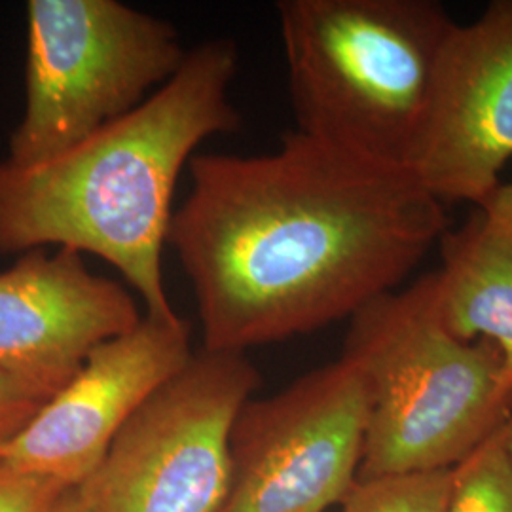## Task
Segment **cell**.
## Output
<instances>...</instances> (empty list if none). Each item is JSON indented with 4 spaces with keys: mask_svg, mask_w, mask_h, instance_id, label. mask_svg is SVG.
Here are the masks:
<instances>
[{
    "mask_svg": "<svg viewBox=\"0 0 512 512\" xmlns=\"http://www.w3.org/2000/svg\"><path fill=\"white\" fill-rule=\"evenodd\" d=\"M188 175L167 245L207 351L245 353L351 319L448 232L444 205L410 167L296 129L270 154H194Z\"/></svg>",
    "mask_w": 512,
    "mask_h": 512,
    "instance_id": "obj_1",
    "label": "cell"
},
{
    "mask_svg": "<svg viewBox=\"0 0 512 512\" xmlns=\"http://www.w3.org/2000/svg\"><path fill=\"white\" fill-rule=\"evenodd\" d=\"M232 38L203 40L181 69L124 118L44 164L0 160V256L69 249L116 268L145 315L175 317L162 255L173 196L194 150L236 133Z\"/></svg>",
    "mask_w": 512,
    "mask_h": 512,
    "instance_id": "obj_2",
    "label": "cell"
},
{
    "mask_svg": "<svg viewBox=\"0 0 512 512\" xmlns=\"http://www.w3.org/2000/svg\"><path fill=\"white\" fill-rule=\"evenodd\" d=\"M296 131L406 165L456 21L435 0L275 4Z\"/></svg>",
    "mask_w": 512,
    "mask_h": 512,
    "instance_id": "obj_3",
    "label": "cell"
},
{
    "mask_svg": "<svg viewBox=\"0 0 512 512\" xmlns=\"http://www.w3.org/2000/svg\"><path fill=\"white\" fill-rule=\"evenodd\" d=\"M342 357L368 395L357 480L454 469L511 410L497 351L440 325L427 275L357 311Z\"/></svg>",
    "mask_w": 512,
    "mask_h": 512,
    "instance_id": "obj_4",
    "label": "cell"
},
{
    "mask_svg": "<svg viewBox=\"0 0 512 512\" xmlns=\"http://www.w3.org/2000/svg\"><path fill=\"white\" fill-rule=\"evenodd\" d=\"M25 107L6 162L80 145L167 84L186 59L177 27L120 0H29Z\"/></svg>",
    "mask_w": 512,
    "mask_h": 512,
    "instance_id": "obj_5",
    "label": "cell"
},
{
    "mask_svg": "<svg viewBox=\"0 0 512 512\" xmlns=\"http://www.w3.org/2000/svg\"><path fill=\"white\" fill-rule=\"evenodd\" d=\"M260 376L245 353H194L158 387L78 484L86 512H217L230 433Z\"/></svg>",
    "mask_w": 512,
    "mask_h": 512,
    "instance_id": "obj_6",
    "label": "cell"
},
{
    "mask_svg": "<svg viewBox=\"0 0 512 512\" xmlns=\"http://www.w3.org/2000/svg\"><path fill=\"white\" fill-rule=\"evenodd\" d=\"M368 395L338 361L243 404L230 433V486L217 512H323L357 482Z\"/></svg>",
    "mask_w": 512,
    "mask_h": 512,
    "instance_id": "obj_7",
    "label": "cell"
},
{
    "mask_svg": "<svg viewBox=\"0 0 512 512\" xmlns=\"http://www.w3.org/2000/svg\"><path fill=\"white\" fill-rule=\"evenodd\" d=\"M512 160V0L454 23L408 167L442 205H480Z\"/></svg>",
    "mask_w": 512,
    "mask_h": 512,
    "instance_id": "obj_8",
    "label": "cell"
},
{
    "mask_svg": "<svg viewBox=\"0 0 512 512\" xmlns=\"http://www.w3.org/2000/svg\"><path fill=\"white\" fill-rule=\"evenodd\" d=\"M192 355L190 329L179 315H143L137 327L88 353L37 418L0 446V459L67 488L82 484L129 418Z\"/></svg>",
    "mask_w": 512,
    "mask_h": 512,
    "instance_id": "obj_9",
    "label": "cell"
},
{
    "mask_svg": "<svg viewBox=\"0 0 512 512\" xmlns=\"http://www.w3.org/2000/svg\"><path fill=\"white\" fill-rule=\"evenodd\" d=\"M141 319L124 285L69 249H37L0 272V366L61 389L93 348Z\"/></svg>",
    "mask_w": 512,
    "mask_h": 512,
    "instance_id": "obj_10",
    "label": "cell"
},
{
    "mask_svg": "<svg viewBox=\"0 0 512 512\" xmlns=\"http://www.w3.org/2000/svg\"><path fill=\"white\" fill-rule=\"evenodd\" d=\"M439 243L442 266L427 274L431 308L452 336L497 351L512 393V243L480 211Z\"/></svg>",
    "mask_w": 512,
    "mask_h": 512,
    "instance_id": "obj_11",
    "label": "cell"
},
{
    "mask_svg": "<svg viewBox=\"0 0 512 512\" xmlns=\"http://www.w3.org/2000/svg\"><path fill=\"white\" fill-rule=\"evenodd\" d=\"M503 421L454 467L444 512H512V465Z\"/></svg>",
    "mask_w": 512,
    "mask_h": 512,
    "instance_id": "obj_12",
    "label": "cell"
},
{
    "mask_svg": "<svg viewBox=\"0 0 512 512\" xmlns=\"http://www.w3.org/2000/svg\"><path fill=\"white\" fill-rule=\"evenodd\" d=\"M454 469L374 476L353 484L342 512H444Z\"/></svg>",
    "mask_w": 512,
    "mask_h": 512,
    "instance_id": "obj_13",
    "label": "cell"
},
{
    "mask_svg": "<svg viewBox=\"0 0 512 512\" xmlns=\"http://www.w3.org/2000/svg\"><path fill=\"white\" fill-rule=\"evenodd\" d=\"M61 387L0 366V446L16 439Z\"/></svg>",
    "mask_w": 512,
    "mask_h": 512,
    "instance_id": "obj_14",
    "label": "cell"
},
{
    "mask_svg": "<svg viewBox=\"0 0 512 512\" xmlns=\"http://www.w3.org/2000/svg\"><path fill=\"white\" fill-rule=\"evenodd\" d=\"M65 490L61 482L0 459V512H44Z\"/></svg>",
    "mask_w": 512,
    "mask_h": 512,
    "instance_id": "obj_15",
    "label": "cell"
},
{
    "mask_svg": "<svg viewBox=\"0 0 512 512\" xmlns=\"http://www.w3.org/2000/svg\"><path fill=\"white\" fill-rule=\"evenodd\" d=\"M478 211L495 230L512 243V183L499 184L494 192L478 205Z\"/></svg>",
    "mask_w": 512,
    "mask_h": 512,
    "instance_id": "obj_16",
    "label": "cell"
},
{
    "mask_svg": "<svg viewBox=\"0 0 512 512\" xmlns=\"http://www.w3.org/2000/svg\"><path fill=\"white\" fill-rule=\"evenodd\" d=\"M44 512H86L78 488H67Z\"/></svg>",
    "mask_w": 512,
    "mask_h": 512,
    "instance_id": "obj_17",
    "label": "cell"
},
{
    "mask_svg": "<svg viewBox=\"0 0 512 512\" xmlns=\"http://www.w3.org/2000/svg\"><path fill=\"white\" fill-rule=\"evenodd\" d=\"M503 433H505V446H507V454H509L512 465V406L507 418L503 421Z\"/></svg>",
    "mask_w": 512,
    "mask_h": 512,
    "instance_id": "obj_18",
    "label": "cell"
}]
</instances>
